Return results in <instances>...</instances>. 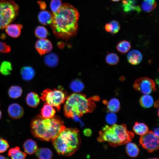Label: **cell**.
Wrapping results in <instances>:
<instances>
[{
    "mask_svg": "<svg viewBox=\"0 0 159 159\" xmlns=\"http://www.w3.org/2000/svg\"><path fill=\"white\" fill-rule=\"evenodd\" d=\"M70 87L73 92L75 93H78L80 92L83 90L84 85L80 80L76 79L71 82Z\"/></svg>",
    "mask_w": 159,
    "mask_h": 159,
    "instance_id": "31",
    "label": "cell"
},
{
    "mask_svg": "<svg viewBox=\"0 0 159 159\" xmlns=\"http://www.w3.org/2000/svg\"><path fill=\"white\" fill-rule=\"evenodd\" d=\"M52 18L53 14L47 11H42L39 13L38 15L39 21L44 25L50 24Z\"/></svg>",
    "mask_w": 159,
    "mask_h": 159,
    "instance_id": "17",
    "label": "cell"
},
{
    "mask_svg": "<svg viewBox=\"0 0 159 159\" xmlns=\"http://www.w3.org/2000/svg\"><path fill=\"white\" fill-rule=\"evenodd\" d=\"M66 97L64 93L62 91L48 88L43 91L40 98L45 104L56 108L59 111L61 106L64 102Z\"/></svg>",
    "mask_w": 159,
    "mask_h": 159,
    "instance_id": "7",
    "label": "cell"
},
{
    "mask_svg": "<svg viewBox=\"0 0 159 159\" xmlns=\"http://www.w3.org/2000/svg\"></svg>",
    "mask_w": 159,
    "mask_h": 159,
    "instance_id": "48",
    "label": "cell"
},
{
    "mask_svg": "<svg viewBox=\"0 0 159 159\" xmlns=\"http://www.w3.org/2000/svg\"><path fill=\"white\" fill-rule=\"evenodd\" d=\"M64 106L65 116L69 118L80 117L95 110L96 105L92 98H87L83 94L75 93L67 96Z\"/></svg>",
    "mask_w": 159,
    "mask_h": 159,
    "instance_id": "4",
    "label": "cell"
},
{
    "mask_svg": "<svg viewBox=\"0 0 159 159\" xmlns=\"http://www.w3.org/2000/svg\"><path fill=\"white\" fill-rule=\"evenodd\" d=\"M12 70L11 63L7 61L2 62L0 65V72L4 76H7L11 74Z\"/></svg>",
    "mask_w": 159,
    "mask_h": 159,
    "instance_id": "29",
    "label": "cell"
},
{
    "mask_svg": "<svg viewBox=\"0 0 159 159\" xmlns=\"http://www.w3.org/2000/svg\"><path fill=\"white\" fill-rule=\"evenodd\" d=\"M83 132L84 135L87 137L90 136L92 134L91 130L89 128H86L84 129Z\"/></svg>",
    "mask_w": 159,
    "mask_h": 159,
    "instance_id": "40",
    "label": "cell"
},
{
    "mask_svg": "<svg viewBox=\"0 0 159 159\" xmlns=\"http://www.w3.org/2000/svg\"><path fill=\"white\" fill-rule=\"evenodd\" d=\"M9 156L12 159H24L26 157V154L20 150L19 147L10 149L8 153Z\"/></svg>",
    "mask_w": 159,
    "mask_h": 159,
    "instance_id": "22",
    "label": "cell"
},
{
    "mask_svg": "<svg viewBox=\"0 0 159 159\" xmlns=\"http://www.w3.org/2000/svg\"><path fill=\"white\" fill-rule=\"evenodd\" d=\"M58 56L54 53L47 54L44 58V61L46 64L51 67L56 66L58 64Z\"/></svg>",
    "mask_w": 159,
    "mask_h": 159,
    "instance_id": "24",
    "label": "cell"
},
{
    "mask_svg": "<svg viewBox=\"0 0 159 159\" xmlns=\"http://www.w3.org/2000/svg\"><path fill=\"white\" fill-rule=\"evenodd\" d=\"M36 156L40 159H50L53 156V153L49 149L45 148L37 149L35 152Z\"/></svg>",
    "mask_w": 159,
    "mask_h": 159,
    "instance_id": "21",
    "label": "cell"
},
{
    "mask_svg": "<svg viewBox=\"0 0 159 159\" xmlns=\"http://www.w3.org/2000/svg\"><path fill=\"white\" fill-rule=\"evenodd\" d=\"M9 147V145L5 140L0 138V153L5 152Z\"/></svg>",
    "mask_w": 159,
    "mask_h": 159,
    "instance_id": "36",
    "label": "cell"
},
{
    "mask_svg": "<svg viewBox=\"0 0 159 159\" xmlns=\"http://www.w3.org/2000/svg\"><path fill=\"white\" fill-rule=\"evenodd\" d=\"M22 27V25L21 24H9L5 28V31L9 36L16 38L20 35Z\"/></svg>",
    "mask_w": 159,
    "mask_h": 159,
    "instance_id": "14",
    "label": "cell"
},
{
    "mask_svg": "<svg viewBox=\"0 0 159 159\" xmlns=\"http://www.w3.org/2000/svg\"><path fill=\"white\" fill-rule=\"evenodd\" d=\"M126 144V150L128 156L132 158L137 157L139 152V149L137 145L130 142Z\"/></svg>",
    "mask_w": 159,
    "mask_h": 159,
    "instance_id": "20",
    "label": "cell"
},
{
    "mask_svg": "<svg viewBox=\"0 0 159 159\" xmlns=\"http://www.w3.org/2000/svg\"><path fill=\"white\" fill-rule=\"evenodd\" d=\"M97 140L99 142H107L110 145L115 147L130 142L134 134L127 130L125 124L106 125L99 132Z\"/></svg>",
    "mask_w": 159,
    "mask_h": 159,
    "instance_id": "5",
    "label": "cell"
},
{
    "mask_svg": "<svg viewBox=\"0 0 159 159\" xmlns=\"http://www.w3.org/2000/svg\"><path fill=\"white\" fill-rule=\"evenodd\" d=\"M140 103L142 107L149 108L153 106L154 100L153 97L149 94H145L140 97Z\"/></svg>",
    "mask_w": 159,
    "mask_h": 159,
    "instance_id": "27",
    "label": "cell"
},
{
    "mask_svg": "<svg viewBox=\"0 0 159 159\" xmlns=\"http://www.w3.org/2000/svg\"><path fill=\"white\" fill-rule=\"evenodd\" d=\"M79 132L76 128L65 127L61 131L52 141L54 147L59 154L69 156L78 150L80 144Z\"/></svg>",
    "mask_w": 159,
    "mask_h": 159,
    "instance_id": "3",
    "label": "cell"
},
{
    "mask_svg": "<svg viewBox=\"0 0 159 159\" xmlns=\"http://www.w3.org/2000/svg\"><path fill=\"white\" fill-rule=\"evenodd\" d=\"M153 133L156 136L159 137V128H156L153 131H152Z\"/></svg>",
    "mask_w": 159,
    "mask_h": 159,
    "instance_id": "42",
    "label": "cell"
},
{
    "mask_svg": "<svg viewBox=\"0 0 159 159\" xmlns=\"http://www.w3.org/2000/svg\"><path fill=\"white\" fill-rule=\"evenodd\" d=\"M112 25L110 23H107L105 24V29L107 32L110 33L112 31Z\"/></svg>",
    "mask_w": 159,
    "mask_h": 159,
    "instance_id": "39",
    "label": "cell"
},
{
    "mask_svg": "<svg viewBox=\"0 0 159 159\" xmlns=\"http://www.w3.org/2000/svg\"><path fill=\"white\" fill-rule=\"evenodd\" d=\"M35 48L41 55L50 52L52 49V45L50 41L45 39H40L36 42Z\"/></svg>",
    "mask_w": 159,
    "mask_h": 159,
    "instance_id": "10",
    "label": "cell"
},
{
    "mask_svg": "<svg viewBox=\"0 0 159 159\" xmlns=\"http://www.w3.org/2000/svg\"><path fill=\"white\" fill-rule=\"evenodd\" d=\"M26 102L29 106L35 108L39 105L40 98L37 93L31 92L28 93L26 96Z\"/></svg>",
    "mask_w": 159,
    "mask_h": 159,
    "instance_id": "15",
    "label": "cell"
},
{
    "mask_svg": "<svg viewBox=\"0 0 159 159\" xmlns=\"http://www.w3.org/2000/svg\"><path fill=\"white\" fill-rule=\"evenodd\" d=\"M133 130L136 134L141 136L148 131V128L144 123L137 122L134 125Z\"/></svg>",
    "mask_w": 159,
    "mask_h": 159,
    "instance_id": "25",
    "label": "cell"
},
{
    "mask_svg": "<svg viewBox=\"0 0 159 159\" xmlns=\"http://www.w3.org/2000/svg\"><path fill=\"white\" fill-rule=\"evenodd\" d=\"M158 100L156 101L154 103V106L156 107H158Z\"/></svg>",
    "mask_w": 159,
    "mask_h": 159,
    "instance_id": "43",
    "label": "cell"
},
{
    "mask_svg": "<svg viewBox=\"0 0 159 159\" xmlns=\"http://www.w3.org/2000/svg\"><path fill=\"white\" fill-rule=\"evenodd\" d=\"M110 23L112 25V31L110 33L112 34L117 33L120 28V24L116 20H112Z\"/></svg>",
    "mask_w": 159,
    "mask_h": 159,
    "instance_id": "37",
    "label": "cell"
},
{
    "mask_svg": "<svg viewBox=\"0 0 159 159\" xmlns=\"http://www.w3.org/2000/svg\"><path fill=\"white\" fill-rule=\"evenodd\" d=\"M111 0L114 2H117V1H120L121 0Z\"/></svg>",
    "mask_w": 159,
    "mask_h": 159,
    "instance_id": "45",
    "label": "cell"
},
{
    "mask_svg": "<svg viewBox=\"0 0 159 159\" xmlns=\"http://www.w3.org/2000/svg\"><path fill=\"white\" fill-rule=\"evenodd\" d=\"M25 151L29 155H32L35 153L38 149L36 143L32 139L26 140L23 144Z\"/></svg>",
    "mask_w": 159,
    "mask_h": 159,
    "instance_id": "18",
    "label": "cell"
},
{
    "mask_svg": "<svg viewBox=\"0 0 159 159\" xmlns=\"http://www.w3.org/2000/svg\"><path fill=\"white\" fill-rule=\"evenodd\" d=\"M122 6L124 11L128 12L132 11L140 12V8L137 4V0H122Z\"/></svg>",
    "mask_w": 159,
    "mask_h": 159,
    "instance_id": "12",
    "label": "cell"
},
{
    "mask_svg": "<svg viewBox=\"0 0 159 159\" xmlns=\"http://www.w3.org/2000/svg\"><path fill=\"white\" fill-rule=\"evenodd\" d=\"M41 116L44 118H50L53 117L56 111L52 106L47 104L41 109Z\"/></svg>",
    "mask_w": 159,
    "mask_h": 159,
    "instance_id": "19",
    "label": "cell"
},
{
    "mask_svg": "<svg viewBox=\"0 0 159 159\" xmlns=\"http://www.w3.org/2000/svg\"><path fill=\"white\" fill-rule=\"evenodd\" d=\"M20 72L22 79L26 81L32 80L35 75L34 69L29 66L23 67L21 69Z\"/></svg>",
    "mask_w": 159,
    "mask_h": 159,
    "instance_id": "16",
    "label": "cell"
},
{
    "mask_svg": "<svg viewBox=\"0 0 159 159\" xmlns=\"http://www.w3.org/2000/svg\"><path fill=\"white\" fill-rule=\"evenodd\" d=\"M38 3L41 9L44 10L45 9L46 7V4L44 1H39Z\"/></svg>",
    "mask_w": 159,
    "mask_h": 159,
    "instance_id": "41",
    "label": "cell"
},
{
    "mask_svg": "<svg viewBox=\"0 0 159 159\" xmlns=\"http://www.w3.org/2000/svg\"><path fill=\"white\" fill-rule=\"evenodd\" d=\"M133 87L136 90L144 94H149L156 89L154 81L147 77H142L136 80Z\"/></svg>",
    "mask_w": 159,
    "mask_h": 159,
    "instance_id": "9",
    "label": "cell"
},
{
    "mask_svg": "<svg viewBox=\"0 0 159 159\" xmlns=\"http://www.w3.org/2000/svg\"><path fill=\"white\" fill-rule=\"evenodd\" d=\"M107 104V108L110 112L116 113L120 109V103L117 98H114L111 99Z\"/></svg>",
    "mask_w": 159,
    "mask_h": 159,
    "instance_id": "26",
    "label": "cell"
},
{
    "mask_svg": "<svg viewBox=\"0 0 159 159\" xmlns=\"http://www.w3.org/2000/svg\"><path fill=\"white\" fill-rule=\"evenodd\" d=\"M19 6L11 0H0V29L5 28L19 14Z\"/></svg>",
    "mask_w": 159,
    "mask_h": 159,
    "instance_id": "6",
    "label": "cell"
},
{
    "mask_svg": "<svg viewBox=\"0 0 159 159\" xmlns=\"http://www.w3.org/2000/svg\"><path fill=\"white\" fill-rule=\"evenodd\" d=\"M79 14L77 9L67 4H62L58 11L53 14L50 26L58 38L67 39L75 36L78 30Z\"/></svg>",
    "mask_w": 159,
    "mask_h": 159,
    "instance_id": "1",
    "label": "cell"
},
{
    "mask_svg": "<svg viewBox=\"0 0 159 159\" xmlns=\"http://www.w3.org/2000/svg\"><path fill=\"white\" fill-rule=\"evenodd\" d=\"M62 5L61 0H51L50 7L53 14L58 11Z\"/></svg>",
    "mask_w": 159,
    "mask_h": 159,
    "instance_id": "35",
    "label": "cell"
},
{
    "mask_svg": "<svg viewBox=\"0 0 159 159\" xmlns=\"http://www.w3.org/2000/svg\"><path fill=\"white\" fill-rule=\"evenodd\" d=\"M152 131H148L141 136L139 142L142 147L148 152H152L159 149V139Z\"/></svg>",
    "mask_w": 159,
    "mask_h": 159,
    "instance_id": "8",
    "label": "cell"
},
{
    "mask_svg": "<svg viewBox=\"0 0 159 159\" xmlns=\"http://www.w3.org/2000/svg\"><path fill=\"white\" fill-rule=\"evenodd\" d=\"M6 158L4 156L0 155V159H6Z\"/></svg>",
    "mask_w": 159,
    "mask_h": 159,
    "instance_id": "44",
    "label": "cell"
},
{
    "mask_svg": "<svg viewBox=\"0 0 159 159\" xmlns=\"http://www.w3.org/2000/svg\"><path fill=\"white\" fill-rule=\"evenodd\" d=\"M11 47L5 43L0 41V52L8 53L10 52Z\"/></svg>",
    "mask_w": 159,
    "mask_h": 159,
    "instance_id": "38",
    "label": "cell"
},
{
    "mask_svg": "<svg viewBox=\"0 0 159 159\" xmlns=\"http://www.w3.org/2000/svg\"><path fill=\"white\" fill-rule=\"evenodd\" d=\"M8 112L11 118L14 119H18L23 115L24 110L19 104L16 103H13L9 106Z\"/></svg>",
    "mask_w": 159,
    "mask_h": 159,
    "instance_id": "11",
    "label": "cell"
},
{
    "mask_svg": "<svg viewBox=\"0 0 159 159\" xmlns=\"http://www.w3.org/2000/svg\"><path fill=\"white\" fill-rule=\"evenodd\" d=\"M1 116H2V113H1V111L0 110V120L1 117Z\"/></svg>",
    "mask_w": 159,
    "mask_h": 159,
    "instance_id": "46",
    "label": "cell"
},
{
    "mask_svg": "<svg viewBox=\"0 0 159 159\" xmlns=\"http://www.w3.org/2000/svg\"><path fill=\"white\" fill-rule=\"evenodd\" d=\"M48 33V31L46 29L42 26H38L35 31L36 36L39 39H44L46 38Z\"/></svg>",
    "mask_w": 159,
    "mask_h": 159,
    "instance_id": "33",
    "label": "cell"
},
{
    "mask_svg": "<svg viewBox=\"0 0 159 159\" xmlns=\"http://www.w3.org/2000/svg\"><path fill=\"white\" fill-rule=\"evenodd\" d=\"M131 47L130 43L126 40L120 42L117 44L116 48L117 50L122 53H127Z\"/></svg>",
    "mask_w": 159,
    "mask_h": 159,
    "instance_id": "30",
    "label": "cell"
},
{
    "mask_svg": "<svg viewBox=\"0 0 159 159\" xmlns=\"http://www.w3.org/2000/svg\"><path fill=\"white\" fill-rule=\"evenodd\" d=\"M157 5L155 0H143L141 7L144 11L150 12L154 10Z\"/></svg>",
    "mask_w": 159,
    "mask_h": 159,
    "instance_id": "23",
    "label": "cell"
},
{
    "mask_svg": "<svg viewBox=\"0 0 159 159\" xmlns=\"http://www.w3.org/2000/svg\"><path fill=\"white\" fill-rule=\"evenodd\" d=\"M30 126L34 137L41 140L52 141L65 127L63 121L58 117L47 119L40 115L32 120Z\"/></svg>",
    "mask_w": 159,
    "mask_h": 159,
    "instance_id": "2",
    "label": "cell"
},
{
    "mask_svg": "<svg viewBox=\"0 0 159 159\" xmlns=\"http://www.w3.org/2000/svg\"><path fill=\"white\" fill-rule=\"evenodd\" d=\"M22 90L21 88L18 86H12L10 87L8 91L9 97L13 99H16L22 95Z\"/></svg>",
    "mask_w": 159,
    "mask_h": 159,
    "instance_id": "28",
    "label": "cell"
},
{
    "mask_svg": "<svg viewBox=\"0 0 159 159\" xmlns=\"http://www.w3.org/2000/svg\"></svg>",
    "mask_w": 159,
    "mask_h": 159,
    "instance_id": "47",
    "label": "cell"
},
{
    "mask_svg": "<svg viewBox=\"0 0 159 159\" xmlns=\"http://www.w3.org/2000/svg\"><path fill=\"white\" fill-rule=\"evenodd\" d=\"M117 120V117L115 113L110 112L107 114L105 117L106 122L110 125L116 124Z\"/></svg>",
    "mask_w": 159,
    "mask_h": 159,
    "instance_id": "34",
    "label": "cell"
},
{
    "mask_svg": "<svg viewBox=\"0 0 159 159\" xmlns=\"http://www.w3.org/2000/svg\"><path fill=\"white\" fill-rule=\"evenodd\" d=\"M105 60L108 64L114 65L117 64L118 63L119 58L117 54L111 53L107 55L106 57Z\"/></svg>",
    "mask_w": 159,
    "mask_h": 159,
    "instance_id": "32",
    "label": "cell"
},
{
    "mask_svg": "<svg viewBox=\"0 0 159 159\" xmlns=\"http://www.w3.org/2000/svg\"><path fill=\"white\" fill-rule=\"evenodd\" d=\"M127 58L128 62L133 65L139 64L142 61V55L139 51L132 50L128 53Z\"/></svg>",
    "mask_w": 159,
    "mask_h": 159,
    "instance_id": "13",
    "label": "cell"
}]
</instances>
